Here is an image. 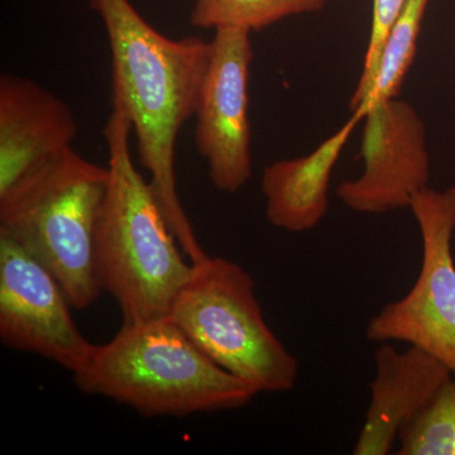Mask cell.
I'll list each match as a JSON object with an SVG mask.
<instances>
[{
	"mask_svg": "<svg viewBox=\"0 0 455 455\" xmlns=\"http://www.w3.org/2000/svg\"><path fill=\"white\" fill-rule=\"evenodd\" d=\"M328 0H196L190 22L196 28L260 31L284 18L315 13Z\"/></svg>",
	"mask_w": 455,
	"mask_h": 455,
	"instance_id": "5bb4252c",
	"label": "cell"
},
{
	"mask_svg": "<svg viewBox=\"0 0 455 455\" xmlns=\"http://www.w3.org/2000/svg\"><path fill=\"white\" fill-rule=\"evenodd\" d=\"M363 116L352 112L348 121L310 154L280 160L265 167L260 190L266 220L287 233L313 230L329 211V188L335 164Z\"/></svg>",
	"mask_w": 455,
	"mask_h": 455,
	"instance_id": "7c38bea8",
	"label": "cell"
},
{
	"mask_svg": "<svg viewBox=\"0 0 455 455\" xmlns=\"http://www.w3.org/2000/svg\"><path fill=\"white\" fill-rule=\"evenodd\" d=\"M71 304L55 275L12 236L0 232V340L71 374L94 344L75 324Z\"/></svg>",
	"mask_w": 455,
	"mask_h": 455,
	"instance_id": "ba28073f",
	"label": "cell"
},
{
	"mask_svg": "<svg viewBox=\"0 0 455 455\" xmlns=\"http://www.w3.org/2000/svg\"><path fill=\"white\" fill-rule=\"evenodd\" d=\"M79 391L130 406L147 418H187L247 406L257 391L227 372L169 316L123 324L73 373Z\"/></svg>",
	"mask_w": 455,
	"mask_h": 455,
	"instance_id": "3957f363",
	"label": "cell"
},
{
	"mask_svg": "<svg viewBox=\"0 0 455 455\" xmlns=\"http://www.w3.org/2000/svg\"><path fill=\"white\" fill-rule=\"evenodd\" d=\"M132 125L119 108L104 128L108 187L95 228L99 283L121 307L123 324L169 315L193 263L173 235L151 182L134 164Z\"/></svg>",
	"mask_w": 455,
	"mask_h": 455,
	"instance_id": "7a4b0ae2",
	"label": "cell"
},
{
	"mask_svg": "<svg viewBox=\"0 0 455 455\" xmlns=\"http://www.w3.org/2000/svg\"><path fill=\"white\" fill-rule=\"evenodd\" d=\"M374 364L370 406L353 448L355 455L391 453L401 429L451 376L439 359L414 346L398 352L381 343Z\"/></svg>",
	"mask_w": 455,
	"mask_h": 455,
	"instance_id": "8fae6325",
	"label": "cell"
},
{
	"mask_svg": "<svg viewBox=\"0 0 455 455\" xmlns=\"http://www.w3.org/2000/svg\"><path fill=\"white\" fill-rule=\"evenodd\" d=\"M79 123L71 108L20 75L0 76V196L20 180L73 148Z\"/></svg>",
	"mask_w": 455,
	"mask_h": 455,
	"instance_id": "30bf717a",
	"label": "cell"
},
{
	"mask_svg": "<svg viewBox=\"0 0 455 455\" xmlns=\"http://www.w3.org/2000/svg\"><path fill=\"white\" fill-rule=\"evenodd\" d=\"M430 0H407L405 9L392 27L383 44L372 88L355 112L366 116L368 109L400 94L410 68L414 62L419 36Z\"/></svg>",
	"mask_w": 455,
	"mask_h": 455,
	"instance_id": "4fadbf2b",
	"label": "cell"
},
{
	"mask_svg": "<svg viewBox=\"0 0 455 455\" xmlns=\"http://www.w3.org/2000/svg\"><path fill=\"white\" fill-rule=\"evenodd\" d=\"M423 242L420 272L403 298L368 322L374 343L403 341L430 353L455 374V187L419 191L409 206Z\"/></svg>",
	"mask_w": 455,
	"mask_h": 455,
	"instance_id": "8992f818",
	"label": "cell"
},
{
	"mask_svg": "<svg viewBox=\"0 0 455 455\" xmlns=\"http://www.w3.org/2000/svg\"><path fill=\"white\" fill-rule=\"evenodd\" d=\"M363 121L364 170L357 179L341 182L335 190L338 199L361 214L409 208L430 179L423 119L411 104L395 98L371 107Z\"/></svg>",
	"mask_w": 455,
	"mask_h": 455,
	"instance_id": "9c48e42d",
	"label": "cell"
},
{
	"mask_svg": "<svg viewBox=\"0 0 455 455\" xmlns=\"http://www.w3.org/2000/svg\"><path fill=\"white\" fill-rule=\"evenodd\" d=\"M251 33L215 29L212 57L196 112V145L212 187L235 194L252 179L250 76Z\"/></svg>",
	"mask_w": 455,
	"mask_h": 455,
	"instance_id": "52a82bcc",
	"label": "cell"
},
{
	"mask_svg": "<svg viewBox=\"0 0 455 455\" xmlns=\"http://www.w3.org/2000/svg\"><path fill=\"white\" fill-rule=\"evenodd\" d=\"M398 455H455V374L401 429Z\"/></svg>",
	"mask_w": 455,
	"mask_h": 455,
	"instance_id": "9a60e30c",
	"label": "cell"
},
{
	"mask_svg": "<svg viewBox=\"0 0 455 455\" xmlns=\"http://www.w3.org/2000/svg\"><path fill=\"white\" fill-rule=\"evenodd\" d=\"M106 27L112 56L113 107L131 122L140 163L173 235L191 263L209 256L188 220L176 181L180 131L196 116L212 41L173 40L140 16L130 0H90Z\"/></svg>",
	"mask_w": 455,
	"mask_h": 455,
	"instance_id": "6da1fadb",
	"label": "cell"
},
{
	"mask_svg": "<svg viewBox=\"0 0 455 455\" xmlns=\"http://www.w3.org/2000/svg\"><path fill=\"white\" fill-rule=\"evenodd\" d=\"M254 289L250 272L235 260L208 256L193 263L167 316L257 394L291 391L300 363L266 323Z\"/></svg>",
	"mask_w": 455,
	"mask_h": 455,
	"instance_id": "5b68a950",
	"label": "cell"
},
{
	"mask_svg": "<svg viewBox=\"0 0 455 455\" xmlns=\"http://www.w3.org/2000/svg\"><path fill=\"white\" fill-rule=\"evenodd\" d=\"M108 179V166L70 148L0 196V232L55 275L76 310L88 309L103 292L94 238Z\"/></svg>",
	"mask_w": 455,
	"mask_h": 455,
	"instance_id": "277c9868",
	"label": "cell"
},
{
	"mask_svg": "<svg viewBox=\"0 0 455 455\" xmlns=\"http://www.w3.org/2000/svg\"><path fill=\"white\" fill-rule=\"evenodd\" d=\"M406 4L407 0H373L372 22H371L370 38H368L363 68H362L357 88L353 92L349 103L352 112L361 107L372 88L383 44L387 40L392 27L397 22Z\"/></svg>",
	"mask_w": 455,
	"mask_h": 455,
	"instance_id": "2e32d148",
	"label": "cell"
}]
</instances>
